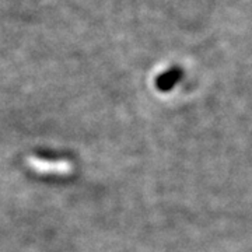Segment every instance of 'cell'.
I'll return each mask as SVG.
<instances>
[{
	"label": "cell",
	"mask_w": 252,
	"mask_h": 252,
	"mask_svg": "<svg viewBox=\"0 0 252 252\" xmlns=\"http://www.w3.org/2000/svg\"><path fill=\"white\" fill-rule=\"evenodd\" d=\"M182 69L180 66H174L171 69H168L167 72L158 74V77L156 79V87L162 93H168L171 91L182 79Z\"/></svg>",
	"instance_id": "6da1fadb"
}]
</instances>
